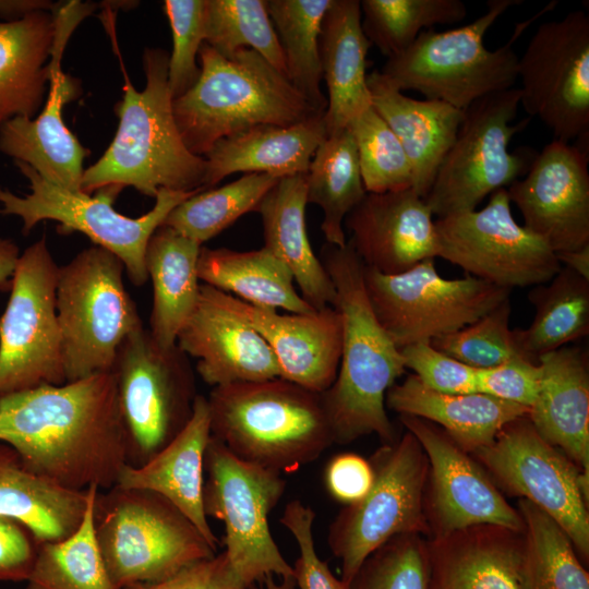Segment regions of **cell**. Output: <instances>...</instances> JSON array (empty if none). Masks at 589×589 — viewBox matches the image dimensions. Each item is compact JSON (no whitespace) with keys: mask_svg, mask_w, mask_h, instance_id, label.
Returning a JSON list of instances; mask_svg holds the SVG:
<instances>
[{"mask_svg":"<svg viewBox=\"0 0 589 589\" xmlns=\"http://www.w3.org/2000/svg\"><path fill=\"white\" fill-rule=\"evenodd\" d=\"M53 39V15L46 10L0 21V128L38 111L49 82Z\"/></svg>","mask_w":589,"mask_h":589,"instance_id":"34","label":"cell"},{"mask_svg":"<svg viewBox=\"0 0 589 589\" xmlns=\"http://www.w3.org/2000/svg\"><path fill=\"white\" fill-rule=\"evenodd\" d=\"M67 41L55 39L49 61L48 99L36 119L15 117L0 128V152L29 165L45 180L82 191L83 160L89 154L62 119V108L81 93L77 79L64 74L60 60Z\"/></svg>","mask_w":589,"mask_h":589,"instance_id":"23","label":"cell"},{"mask_svg":"<svg viewBox=\"0 0 589 589\" xmlns=\"http://www.w3.org/2000/svg\"><path fill=\"white\" fill-rule=\"evenodd\" d=\"M204 43L225 57L243 48L252 49L286 75L266 0H206Z\"/></svg>","mask_w":589,"mask_h":589,"instance_id":"44","label":"cell"},{"mask_svg":"<svg viewBox=\"0 0 589 589\" xmlns=\"http://www.w3.org/2000/svg\"><path fill=\"white\" fill-rule=\"evenodd\" d=\"M348 589H430L428 542L418 533L392 538L363 562Z\"/></svg>","mask_w":589,"mask_h":589,"instance_id":"46","label":"cell"},{"mask_svg":"<svg viewBox=\"0 0 589 589\" xmlns=\"http://www.w3.org/2000/svg\"><path fill=\"white\" fill-rule=\"evenodd\" d=\"M519 105L520 89L513 87L464 110L455 140L424 197L433 215L441 218L473 211L484 197L526 175L537 153L508 149L513 136L529 122L513 123Z\"/></svg>","mask_w":589,"mask_h":589,"instance_id":"12","label":"cell"},{"mask_svg":"<svg viewBox=\"0 0 589 589\" xmlns=\"http://www.w3.org/2000/svg\"><path fill=\"white\" fill-rule=\"evenodd\" d=\"M123 273L121 260L98 245L58 267L56 312L65 383L111 371L121 342L143 326Z\"/></svg>","mask_w":589,"mask_h":589,"instance_id":"8","label":"cell"},{"mask_svg":"<svg viewBox=\"0 0 589 589\" xmlns=\"http://www.w3.org/2000/svg\"><path fill=\"white\" fill-rule=\"evenodd\" d=\"M94 530L116 589L163 581L217 554L176 506L146 490L98 491Z\"/></svg>","mask_w":589,"mask_h":589,"instance_id":"6","label":"cell"},{"mask_svg":"<svg viewBox=\"0 0 589 589\" xmlns=\"http://www.w3.org/2000/svg\"><path fill=\"white\" fill-rule=\"evenodd\" d=\"M201 248L167 226L157 228L148 240L145 266L153 285L148 332L163 348L176 345L180 329L197 304Z\"/></svg>","mask_w":589,"mask_h":589,"instance_id":"35","label":"cell"},{"mask_svg":"<svg viewBox=\"0 0 589 589\" xmlns=\"http://www.w3.org/2000/svg\"><path fill=\"white\" fill-rule=\"evenodd\" d=\"M506 190L524 227L555 254L589 244L588 155L579 146L553 140Z\"/></svg>","mask_w":589,"mask_h":589,"instance_id":"20","label":"cell"},{"mask_svg":"<svg viewBox=\"0 0 589 589\" xmlns=\"http://www.w3.org/2000/svg\"><path fill=\"white\" fill-rule=\"evenodd\" d=\"M374 480L369 460L353 453L330 458L325 467L324 483L328 494L345 505L357 503L366 495Z\"/></svg>","mask_w":589,"mask_h":589,"instance_id":"54","label":"cell"},{"mask_svg":"<svg viewBox=\"0 0 589 589\" xmlns=\"http://www.w3.org/2000/svg\"><path fill=\"white\" fill-rule=\"evenodd\" d=\"M123 589H249L233 573L223 551L181 569L168 579Z\"/></svg>","mask_w":589,"mask_h":589,"instance_id":"53","label":"cell"},{"mask_svg":"<svg viewBox=\"0 0 589 589\" xmlns=\"http://www.w3.org/2000/svg\"><path fill=\"white\" fill-rule=\"evenodd\" d=\"M524 579L527 589H589V574L564 530L544 512L521 498Z\"/></svg>","mask_w":589,"mask_h":589,"instance_id":"42","label":"cell"},{"mask_svg":"<svg viewBox=\"0 0 589 589\" xmlns=\"http://www.w3.org/2000/svg\"><path fill=\"white\" fill-rule=\"evenodd\" d=\"M206 0H165L164 10L172 34L168 62V86L172 99L188 92L201 69L196 57L205 40Z\"/></svg>","mask_w":589,"mask_h":589,"instance_id":"48","label":"cell"},{"mask_svg":"<svg viewBox=\"0 0 589 589\" xmlns=\"http://www.w3.org/2000/svg\"><path fill=\"white\" fill-rule=\"evenodd\" d=\"M561 265L589 280V244L578 250L555 254Z\"/></svg>","mask_w":589,"mask_h":589,"instance_id":"57","label":"cell"},{"mask_svg":"<svg viewBox=\"0 0 589 589\" xmlns=\"http://www.w3.org/2000/svg\"><path fill=\"white\" fill-rule=\"evenodd\" d=\"M176 344L197 360V374L213 387L280 377L278 361L264 338L201 287L197 304Z\"/></svg>","mask_w":589,"mask_h":589,"instance_id":"24","label":"cell"},{"mask_svg":"<svg viewBox=\"0 0 589 589\" xmlns=\"http://www.w3.org/2000/svg\"><path fill=\"white\" fill-rule=\"evenodd\" d=\"M520 2L491 0L485 13L469 24L423 31L407 49L387 58L381 72L401 92L414 89L462 111L480 98L513 88L518 80L515 39L495 50L483 39L494 22Z\"/></svg>","mask_w":589,"mask_h":589,"instance_id":"7","label":"cell"},{"mask_svg":"<svg viewBox=\"0 0 589 589\" xmlns=\"http://www.w3.org/2000/svg\"><path fill=\"white\" fill-rule=\"evenodd\" d=\"M370 41L361 25L359 0H332L320 35V59L328 98L324 115L326 132L347 128L372 106L366 84Z\"/></svg>","mask_w":589,"mask_h":589,"instance_id":"31","label":"cell"},{"mask_svg":"<svg viewBox=\"0 0 589 589\" xmlns=\"http://www.w3.org/2000/svg\"><path fill=\"white\" fill-rule=\"evenodd\" d=\"M55 5L41 0H0V19L5 22L15 21L37 10L52 11Z\"/></svg>","mask_w":589,"mask_h":589,"instance_id":"56","label":"cell"},{"mask_svg":"<svg viewBox=\"0 0 589 589\" xmlns=\"http://www.w3.org/2000/svg\"><path fill=\"white\" fill-rule=\"evenodd\" d=\"M438 255L471 277L512 290L550 281L562 268L555 253L513 218L506 189L480 211L435 220Z\"/></svg>","mask_w":589,"mask_h":589,"instance_id":"17","label":"cell"},{"mask_svg":"<svg viewBox=\"0 0 589 589\" xmlns=\"http://www.w3.org/2000/svg\"><path fill=\"white\" fill-rule=\"evenodd\" d=\"M100 491L88 488L83 520L68 538L39 543L25 589H116L100 555L94 530V502Z\"/></svg>","mask_w":589,"mask_h":589,"instance_id":"40","label":"cell"},{"mask_svg":"<svg viewBox=\"0 0 589 589\" xmlns=\"http://www.w3.org/2000/svg\"><path fill=\"white\" fill-rule=\"evenodd\" d=\"M168 62L166 50L145 48L143 91L133 87L122 68L123 97L115 107L118 130L104 155L84 170L82 192L92 194L109 185L132 187L156 197L160 189L205 190V158L187 148L175 121Z\"/></svg>","mask_w":589,"mask_h":589,"instance_id":"3","label":"cell"},{"mask_svg":"<svg viewBox=\"0 0 589 589\" xmlns=\"http://www.w3.org/2000/svg\"><path fill=\"white\" fill-rule=\"evenodd\" d=\"M280 179L269 173H245L220 188L200 191L177 205L161 226L202 245L244 214L256 212L263 197Z\"/></svg>","mask_w":589,"mask_h":589,"instance_id":"41","label":"cell"},{"mask_svg":"<svg viewBox=\"0 0 589 589\" xmlns=\"http://www.w3.org/2000/svg\"><path fill=\"white\" fill-rule=\"evenodd\" d=\"M347 128L356 143L368 193L413 189L410 160L397 136L372 106L354 117Z\"/></svg>","mask_w":589,"mask_h":589,"instance_id":"45","label":"cell"},{"mask_svg":"<svg viewBox=\"0 0 589 589\" xmlns=\"http://www.w3.org/2000/svg\"><path fill=\"white\" fill-rule=\"evenodd\" d=\"M306 204V173H300L283 177L263 197L256 212L263 223L264 247L290 269L302 298L321 310L334 306L336 291L310 244Z\"/></svg>","mask_w":589,"mask_h":589,"instance_id":"32","label":"cell"},{"mask_svg":"<svg viewBox=\"0 0 589 589\" xmlns=\"http://www.w3.org/2000/svg\"><path fill=\"white\" fill-rule=\"evenodd\" d=\"M434 260L396 275L363 268L372 309L398 349L459 330L509 300L512 290L481 279L442 277Z\"/></svg>","mask_w":589,"mask_h":589,"instance_id":"14","label":"cell"},{"mask_svg":"<svg viewBox=\"0 0 589 589\" xmlns=\"http://www.w3.org/2000/svg\"><path fill=\"white\" fill-rule=\"evenodd\" d=\"M111 372L128 434V465L139 467L191 420L199 395L194 372L177 344L163 348L144 326L121 342Z\"/></svg>","mask_w":589,"mask_h":589,"instance_id":"10","label":"cell"},{"mask_svg":"<svg viewBox=\"0 0 589 589\" xmlns=\"http://www.w3.org/2000/svg\"><path fill=\"white\" fill-rule=\"evenodd\" d=\"M249 589H297L293 577H283L275 580L274 577H268L263 581L261 587L253 586Z\"/></svg>","mask_w":589,"mask_h":589,"instance_id":"58","label":"cell"},{"mask_svg":"<svg viewBox=\"0 0 589 589\" xmlns=\"http://www.w3.org/2000/svg\"><path fill=\"white\" fill-rule=\"evenodd\" d=\"M432 212L412 188L366 193L347 215L354 252L364 266L384 275L409 271L438 255V240Z\"/></svg>","mask_w":589,"mask_h":589,"instance_id":"22","label":"cell"},{"mask_svg":"<svg viewBox=\"0 0 589 589\" xmlns=\"http://www.w3.org/2000/svg\"><path fill=\"white\" fill-rule=\"evenodd\" d=\"M358 152L348 128L327 134L316 148L306 172V200L323 211L326 243H347L344 221L366 195Z\"/></svg>","mask_w":589,"mask_h":589,"instance_id":"38","label":"cell"},{"mask_svg":"<svg viewBox=\"0 0 589 589\" xmlns=\"http://www.w3.org/2000/svg\"><path fill=\"white\" fill-rule=\"evenodd\" d=\"M539 392L528 418L542 438L589 474V370L587 352L564 346L539 357Z\"/></svg>","mask_w":589,"mask_h":589,"instance_id":"27","label":"cell"},{"mask_svg":"<svg viewBox=\"0 0 589 589\" xmlns=\"http://www.w3.org/2000/svg\"><path fill=\"white\" fill-rule=\"evenodd\" d=\"M322 263L336 291L334 308L342 324L341 354L333 385L322 393L334 443L348 444L376 434L386 443L394 428L385 396L406 371L400 350L378 322L363 280L364 264L351 243H326Z\"/></svg>","mask_w":589,"mask_h":589,"instance_id":"2","label":"cell"},{"mask_svg":"<svg viewBox=\"0 0 589 589\" xmlns=\"http://www.w3.org/2000/svg\"><path fill=\"white\" fill-rule=\"evenodd\" d=\"M14 164L28 180L31 193L20 196L0 187V216L21 218L24 235L44 220L58 223V231L64 235L84 233L95 245L121 260L124 272L135 286H143L148 280L145 251L153 233L177 205L203 191L160 189L153 208L137 218H131L113 208L122 191L119 187L100 188L95 195L71 191L45 180L25 163Z\"/></svg>","mask_w":589,"mask_h":589,"instance_id":"9","label":"cell"},{"mask_svg":"<svg viewBox=\"0 0 589 589\" xmlns=\"http://www.w3.org/2000/svg\"><path fill=\"white\" fill-rule=\"evenodd\" d=\"M372 107L401 143L412 167L413 190L425 197L453 144L464 111L438 100L406 96L381 71L366 77Z\"/></svg>","mask_w":589,"mask_h":589,"instance_id":"28","label":"cell"},{"mask_svg":"<svg viewBox=\"0 0 589 589\" xmlns=\"http://www.w3.org/2000/svg\"><path fill=\"white\" fill-rule=\"evenodd\" d=\"M509 300L464 328L433 339L437 350L474 369H490L525 358L509 327Z\"/></svg>","mask_w":589,"mask_h":589,"instance_id":"47","label":"cell"},{"mask_svg":"<svg viewBox=\"0 0 589 589\" xmlns=\"http://www.w3.org/2000/svg\"><path fill=\"white\" fill-rule=\"evenodd\" d=\"M332 0H266L290 84L317 111L325 112L327 98L321 89L320 35Z\"/></svg>","mask_w":589,"mask_h":589,"instance_id":"39","label":"cell"},{"mask_svg":"<svg viewBox=\"0 0 589 589\" xmlns=\"http://www.w3.org/2000/svg\"><path fill=\"white\" fill-rule=\"evenodd\" d=\"M315 512L300 500L287 503L280 524L289 530L299 546V557L292 566L297 589H347L316 553L313 538Z\"/></svg>","mask_w":589,"mask_h":589,"instance_id":"49","label":"cell"},{"mask_svg":"<svg viewBox=\"0 0 589 589\" xmlns=\"http://www.w3.org/2000/svg\"><path fill=\"white\" fill-rule=\"evenodd\" d=\"M211 438L207 398L197 395L187 426L142 466L125 465L116 485L159 494L176 506L217 551L219 539L203 508L204 458Z\"/></svg>","mask_w":589,"mask_h":589,"instance_id":"26","label":"cell"},{"mask_svg":"<svg viewBox=\"0 0 589 589\" xmlns=\"http://www.w3.org/2000/svg\"><path fill=\"white\" fill-rule=\"evenodd\" d=\"M211 435L238 458L294 472L333 443L322 394L283 377L213 387Z\"/></svg>","mask_w":589,"mask_h":589,"instance_id":"4","label":"cell"},{"mask_svg":"<svg viewBox=\"0 0 589 589\" xmlns=\"http://www.w3.org/2000/svg\"><path fill=\"white\" fill-rule=\"evenodd\" d=\"M520 104L553 140L589 134V16L585 11L539 25L518 58Z\"/></svg>","mask_w":589,"mask_h":589,"instance_id":"18","label":"cell"},{"mask_svg":"<svg viewBox=\"0 0 589 589\" xmlns=\"http://www.w3.org/2000/svg\"><path fill=\"white\" fill-rule=\"evenodd\" d=\"M202 290L218 305L250 324L275 354L280 377L322 394L335 382L341 354L339 312L326 306L310 313L279 314L208 285Z\"/></svg>","mask_w":589,"mask_h":589,"instance_id":"21","label":"cell"},{"mask_svg":"<svg viewBox=\"0 0 589 589\" xmlns=\"http://www.w3.org/2000/svg\"><path fill=\"white\" fill-rule=\"evenodd\" d=\"M199 57L196 83L172 99L177 128L194 155L204 157L217 141L256 124L287 127L323 113L252 49L225 57L203 43Z\"/></svg>","mask_w":589,"mask_h":589,"instance_id":"5","label":"cell"},{"mask_svg":"<svg viewBox=\"0 0 589 589\" xmlns=\"http://www.w3.org/2000/svg\"><path fill=\"white\" fill-rule=\"evenodd\" d=\"M399 350L405 368L428 388L443 394L478 393V369L437 350L431 341L411 344Z\"/></svg>","mask_w":589,"mask_h":589,"instance_id":"50","label":"cell"},{"mask_svg":"<svg viewBox=\"0 0 589 589\" xmlns=\"http://www.w3.org/2000/svg\"><path fill=\"white\" fill-rule=\"evenodd\" d=\"M430 589H527L524 531L476 526L428 542Z\"/></svg>","mask_w":589,"mask_h":589,"instance_id":"25","label":"cell"},{"mask_svg":"<svg viewBox=\"0 0 589 589\" xmlns=\"http://www.w3.org/2000/svg\"><path fill=\"white\" fill-rule=\"evenodd\" d=\"M529 300L536 314L527 328L513 329L521 354L539 357L589 334V280L564 267L550 280L534 286Z\"/></svg>","mask_w":589,"mask_h":589,"instance_id":"37","label":"cell"},{"mask_svg":"<svg viewBox=\"0 0 589 589\" xmlns=\"http://www.w3.org/2000/svg\"><path fill=\"white\" fill-rule=\"evenodd\" d=\"M20 255V249L13 240L0 238V291H10Z\"/></svg>","mask_w":589,"mask_h":589,"instance_id":"55","label":"cell"},{"mask_svg":"<svg viewBox=\"0 0 589 589\" xmlns=\"http://www.w3.org/2000/svg\"><path fill=\"white\" fill-rule=\"evenodd\" d=\"M374 480L357 503L345 505L328 528L327 543L340 560V580L348 589L363 562L394 537L429 529L424 489L429 462L409 431L386 443L370 460Z\"/></svg>","mask_w":589,"mask_h":589,"instance_id":"13","label":"cell"},{"mask_svg":"<svg viewBox=\"0 0 589 589\" xmlns=\"http://www.w3.org/2000/svg\"><path fill=\"white\" fill-rule=\"evenodd\" d=\"M324 115L287 127L256 124L217 141L204 156V189L236 172L280 178L306 173L327 135Z\"/></svg>","mask_w":589,"mask_h":589,"instance_id":"29","label":"cell"},{"mask_svg":"<svg viewBox=\"0 0 589 589\" xmlns=\"http://www.w3.org/2000/svg\"><path fill=\"white\" fill-rule=\"evenodd\" d=\"M204 472V513L224 522V552L240 581L251 588L268 577L292 576L268 524L286 490L281 473L238 458L212 435Z\"/></svg>","mask_w":589,"mask_h":589,"instance_id":"11","label":"cell"},{"mask_svg":"<svg viewBox=\"0 0 589 589\" xmlns=\"http://www.w3.org/2000/svg\"><path fill=\"white\" fill-rule=\"evenodd\" d=\"M58 267L45 237L20 255L0 315V396L65 383L56 312Z\"/></svg>","mask_w":589,"mask_h":589,"instance_id":"15","label":"cell"},{"mask_svg":"<svg viewBox=\"0 0 589 589\" xmlns=\"http://www.w3.org/2000/svg\"><path fill=\"white\" fill-rule=\"evenodd\" d=\"M86 491L63 489L32 472L17 452L0 441V515L27 527L39 543L61 541L81 525Z\"/></svg>","mask_w":589,"mask_h":589,"instance_id":"33","label":"cell"},{"mask_svg":"<svg viewBox=\"0 0 589 589\" xmlns=\"http://www.w3.org/2000/svg\"><path fill=\"white\" fill-rule=\"evenodd\" d=\"M0 441L63 489L115 486L129 442L112 372L0 396Z\"/></svg>","mask_w":589,"mask_h":589,"instance_id":"1","label":"cell"},{"mask_svg":"<svg viewBox=\"0 0 589 589\" xmlns=\"http://www.w3.org/2000/svg\"><path fill=\"white\" fill-rule=\"evenodd\" d=\"M425 453L431 478L426 521L434 538L476 526L524 531L512 507L479 465L440 426L412 416H399Z\"/></svg>","mask_w":589,"mask_h":589,"instance_id":"19","label":"cell"},{"mask_svg":"<svg viewBox=\"0 0 589 589\" xmlns=\"http://www.w3.org/2000/svg\"><path fill=\"white\" fill-rule=\"evenodd\" d=\"M474 455L506 490L550 516L588 560L589 477L542 438L528 416L505 425Z\"/></svg>","mask_w":589,"mask_h":589,"instance_id":"16","label":"cell"},{"mask_svg":"<svg viewBox=\"0 0 589 589\" xmlns=\"http://www.w3.org/2000/svg\"><path fill=\"white\" fill-rule=\"evenodd\" d=\"M360 8L365 37L387 58L407 49L421 32L467 15L460 0H363Z\"/></svg>","mask_w":589,"mask_h":589,"instance_id":"43","label":"cell"},{"mask_svg":"<svg viewBox=\"0 0 589 589\" xmlns=\"http://www.w3.org/2000/svg\"><path fill=\"white\" fill-rule=\"evenodd\" d=\"M541 378L539 363L518 357L497 366L478 370V393L531 408Z\"/></svg>","mask_w":589,"mask_h":589,"instance_id":"51","label":"cell"},{"mask_svg":"<svg viewBox=\"0 0 589 589\" xmlns=\"http://www.w3.org/2000/svg\"><path fill=\"white\" fill-rule=\"evenodd\" d=\"M197 276L203 284L256 306L290 313L315 311L297 292L290 269L265 247L252 251L201 248Z\"/></svg>","mask_w":589,"mask_h":589,"instance_id":"36","label":"cell"},{"mask_svg":"<svg viewBox=\"0 0 589 589\" xmlns=\"http://www.w3.org/2000/svg\"><path fill=\"white\" fill-rule=\"evenodd\" d=\"M386 406L440 426L467 453L491 444L508 423L530 409L482 393L443 394L424 386L413 374L386 393Z\"/></svg>","mask_w":589,"mask_h":589,"instance_id":"30","label":"cell"},{"mask_svg":"<svg viewBox=\"0 0 589 589\" xmlns=\"http://www.w3.org/2000/svg\"><path fill=\"white\" fill-rule=\"evenodd\" d=\"M38 548L39 542L27 527L0 515V581H26Z\"/></svg>","mask_w":589,"mask_h":589,"instance_id":"52","label":"cell"}]
</instances>
